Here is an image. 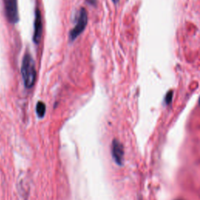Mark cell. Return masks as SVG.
Here are the masks:
<instances>
[{
    "mask_svg": "<svg viewBox=\"0 0 200 200\" xmlns=\"http://www.w3.org/2000/svg\"><path fill=\"white\" fill-rule=\"evenodd\" d=\"M21 74L25 87L27 88H31L35 83L36 70L34 59L29 53H26L23 58Z\"/></svg>",
    "mask_w": 200,
    "mask_h": 200,
    "instance_id": "cell-1",
    "label": "cell"
},
{
    "mask_svg": "<svg viewBox=\"0 0 200 200\" xmlns=\"http://www.w3.org/2000/svg\"><path fill=\"white\" fill-rule=\"evenodd\" d=\"M88 23V14L87 11L84 8H81L78 14V20H77L76 25L74 28L70 31V40L73 41L77 38L78 36H79L81 33L84 31V28H86V25Z\"/></svg>",
    "mask_w": 200,
    "mask_h": 200,
    "instance_id": "cell-2",
    "label": "cell"
},
{
    "mask_svg": "<svg viewBox=\"0 0 200 200\" xmlns=\"http://www.w3.org/2000/svg\"><path fill=\"white\" fill-rule=\"evenodd\" d=\"M5 12L9 23H16L19 20L17 0H3Z\"/></svg>",
    "mask_w": 200,
    "mask_h": 200,
    "instance_id": "cell-3",
    "label": "cell"
},
{
    "mask_svg": "<svg viewBox=\"0 0 200 200\" xmlns=\"http://www.w3.org/2000/svg\"><path fill=\"white\" fill-rule=\"evenodd\" d=\"M123 155H124V151H123V145L120 143V141L114 139L112 143V156L114 161L118 165L121 166L123 164Z\"/></svg>",
    "mask_w": 200,
    "mask_h": 200,
    "instance_id": "cell-4",
    "label": "cell"
},
{
    "mask_svg": "<svg viewBox=\"0 0 200 200\" xmlns=\"http://www.w3.org/2000/svg\"><path fill=\"white\" fill-rule=\"evenodd\" d=\"M42 19L41 11L39 9L35 10V19H34V32L33 35V41L35 44L38 45L42 38Z\"/></svg>",
    "mask_w": 200,
    "mask_h": 200,
    "instance_id": "cell-5",
    "label": "cell"
},
{
    "mask_svg": "<svg viewBox=\"0 0 200 200\" xmlns=\"http://www.w3.org/2000/svg\"><path fill=\"white\" fill-rule=\"evenodd\" d=\"M45 111H46V106L45 104L42 102H38L36 106V112H37L38 117L42 118L45 116Z\"/></svg>",
    "mask_w": 200,
    "mask_h": 200,
    "instance_id": "cell-6",
    "label": "cell"
},
{
    "mask_svg": "<svg viewBox=\"0 0 200 200\" xmlns=\"http://www.w3.org/2000/svg\"><path fill=\"white\" fill-rule=\"evenodd\" d=\"M172 98H173V92L170 91V92H167V95L165 97V102L167 105L170 104L172 102Z\"/></svg>",
    "mask_w": 200,
    "mask_h": 200,
    "instance_id": "cell-7",
    "label": "cell"
},
{
    "mask_svg": "<svg viewBox=\"0 0 200 200\" xmlns=\"http://www.w3.org/2000/svg\"><path fill=\"white\" fill-rule=\"evenodd\" d=\"M86 1L90 5H92V6H95L96 5V0H86Z\"/></svg>",
    "mask_w": 200,
    "mask_h": 200,
    "instance_id": "cell-8",
    "label": "cell"
},
{
    "mask_svg": "<svg viewBox=\"0 0 200 200\" xmlns=\"http://www.w3.org/2000/svg\"><path fill=\"white\" fill-rule=\"evenodd\" d=\"M112 2H113L114 3H117V2H118L119 0H112Z\"/></svg>",
    "mask_w": 200,
    "mask_h": 200,
    "instance_id": "cell-9",
    "label": "cell"
},
{
    "mask_svg": "<svg viewBox=\"0 0 200 200\" xmlns=\"http://www.w3.org/2000/svg\"><path fill=\"white\" fill-rule=\"evenodd\" d=\"M199 105H200V98H199Z\"/></svg>",
    "mask_w": 200,
    "mask_h": 200,
    "instance_id": "cell-10",
    "label": "cell"
},
{
    "mask_svg": "<svg viewBox=\"0 0 200 200\" xmlns=\"http://www.w3.org/2000/svg\"><path fill=\"white\" fill-rule=\"evenodd\" d=\"M178 200H181V199H178Z\"/></svg>",
    "mask_w": 200,
    "mask_h": 200,
    "instance_id": "cell-11",
    "label": "cell"
}]
</instances>
